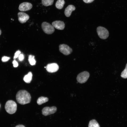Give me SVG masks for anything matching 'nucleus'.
I'll list each match as a JSON object with an SVG mask.
<instances>
[{"instance_id":"0eeeda50","label":"nucleus","mask_w":127,"mask_h":127,"mask_svg":"<svg viewBox=\"0 0 127 127\" xmlns=\"http://www.w3.org/2000/svg\"><path fill=\"white\" fill-rule=\"evenodd\" d=\"M56 111L57 108L56 107H44L42 109V114L43 115L47 116L54 114Z\"/></svg>"},{"instance_id":"9b49d317","label":"nucleus","mask_w":127,"mask_h":127,"mask_svg":"<svg viewBox=\"0 0 127 127\" xmlns=\"http://www.w3.org/2000/svg\"><path fill=\"white\" fill-rule=\"evenodd\" d=\"M52 24L54 28L58 30H63L65 27L64 22L60 20L55 21L52 22Z\"/></svg>"},{"instance_id":"1a4fd4ad","label":"nucleus","mask_w":127,"mask_h":127,"mask_svg":"<svg viewBox=\"0 0 127 127\" xmlns=\"http://www.w3.org/2000/svg\"><path fill=\"white\" fill-rule=\"evenodd\" d=\"M32 4L28 2H24L20 4L19 10L21 11H25L30 10L32 8Z\"/></svg>"},{"instance_id":"f3484780","label":"nucleus","mask_w":127,"mask_h":127,"mask_svg":"<svg viewBox=\"0 0 127 127\" xmlns=\"http://www.w3.org/2000/svg\"><path fill=\"white\" fill-rule=\"evenodd\" d=\"M54 0H42V4L45 6L52 5L53 3Z\"/></svg>"},{"instance_id":"cd10ccee","label":"nucleus","mask_w":127,"mask_h":127,"mask_svg":"<svg viewBox=\"0 0 127 127\" xmlns=\"http://www.w3.org/2000/svg\"></svg>"},{"instance_id":"2eb2a0df","label":"nucleus","mask_w":127,"mask_h":127,"mask_svg":"<svg viewBox=\"0 0 127 127\" xmlns=\"http://www.w3.org/2000/svg\"><path fill=\"white\" fill-rule=\"evenodd\" d=\"M48 98L46 97L41 96L37 99V102L39 105H41L48 101Z\"/></svg>"},{"instance_id":"bb28decb","label":"nucleus","mask_w":127,"mask_h":127,"mask_svg":"<svg viewBox=\"0 0 127 127\" xmlns=\"http://www.w3.org/2000/svg\"><path fill=\"white\" fill-rule=\"evenodd\" d=\"M44 68H46V67H44Z\"/></svg>"},{"instance_id":"f257e3e1","label":"nucleus","mask_w":127,"mask_h":127,"mask_svg":"<svg viewBox=\"0 0 127 127\" xmlns=\"http://www.w3.org/2000/svg\"><path fill=\"white\" fill-rule=\"evenodd\" d=\"M16 98L18 103L22 105L29 103L31 100L30 93L24 90H20L18 91L16 94Z\"/></svg>"},{"instance_id":"f8f14e48","label":"nucleus","mask_w":127,"mask_h":127,"mask_svg":"<svg viewBox=\"0 0 127 127\" xmlns=\"http://www.w3.org/2000/svg\"><path fill=\"white\" fill-rule=\"evenodd\" d=\"M75 9V7L74 5H68L65 10L64 13L65 16L67 17H69L72 12Z\"/></svg>"},{"instance_id":"4468645a","label":"nucleus","mask_w":127,"mask_h":127,"mask_svg":"<svg viewBox=\"0 0 127 127\" xmlns=\"http://www.w3.org/2000/svg\"><path fill=\"white\" fill-rule=\"evenodd\" d=\"M65 3L64 0H58L56 3L55 6L57 8L61 9L63 8Z\"/></svg>"},{"instance_id":"423d86ee","label":"nucleus","mask_w":127,"mask_h":127,"mask_svg":"<svg viewBox=\"0 0 127 127\" xmlns=\"http://www.w3.org/2000/svg\"><path fill=\"white\" fill-rule=\"evenodd\" d=\"M60 51L64 55H68L71 54L72 52V49L68 45L62 44L59 46Z\"/></svg>"},{"instance_id":"5701e85b","label":"nucleus","mask_w":127,"mask_h":127,"mask_svg":"<svg viewBox=\"0 0 127 127\" xmlns=\"http://www.w3.org/2000/svg\"><path fill=\"white\" fill-rule=\"evenodd\" d=\"M14 67H17L18 65L17 62L15 60H14L12 62Z\"/></svg>"},{"instance_id":"6e6552de","label":"nucleus","mask_w":127,"mask_h":127,"mask_svg":"<svg viewBox=\"0 0 127 127\" xmlns=\"http://www.w3.org/2000/svg\"><path fill=\"white\" fill-rule=\"evenodd\" d=\"M46 69L47 71L49 72H54L58 71L59 69V66L56 63L49 64L47 65Z\"/></svg>"},{"instance_id":"9d476101","label":"nucleus","mask_w":127,"mask_h":127,"mask_svg":"<svg viewBox=\"0 0 127 127\" xmlns=\"http://www.w3.org/2000/svg\"><path fill=\"white\" fill-rule=\"evenodd\" d=\"M18 20L21 23H25L29 18V16L26 13L23 12H19L18 13Z\"/></svg>"},{"instance_id":"6ab92c4d","label":"nucleus","mask_w":127,"mask_h":127,"mask_svg":"<svg viewBox=\"0 0 127 127\" xmlns=\"http://www.w3.org/2000/svg\"><path fill=\"white\" fill-rule=\"evenodd\" d=\"M121 76L123 78H127V63L126 64L125 69L121 73Z\"/></svg>"},{"instance_id":"412c9836","label":"nucleus","mask_w":127,"mask_h":127,"mask_svg":"<svg viewBox=\"0 0 127 127\" xmlns=\"http://www.w3.org/2000/svg\"><path fill=\"white\" fill-rule=\"evenodd\" d=\"M10 59L9 57L4 56L2 58V61L3 62H5L8 61Z\"/></svg>"},{"instance_id":"b1692460","label":"nucleus","mask_w":127,"mask_h":127,"mask_svg":"<svg viewBox=\"0 0 127 127\" xmlns=\"http://www.w3.org/2000/svg\"><path fill=\"white\" fill-rule=\"evenodd\" d=\"M83 1L86 3H90L92 2L94 0H83Z\"/></svg>"},{"instance_id":"a211bd4d","label":"nucleus","mask_w":127,"mask_h":127,"mask_svg":"<svg viewBox=\"0 0 127 127\" xmlns=\"http://www.w3.org/2000/svg\"><path fill=\"white\" fill-rule=\"evenodd\" d=\"M35 56L32 55H29L28 58V61L29 63L31 65H35L36 61L34 58Z\"/></svg>"},{"instance_id":"f03ea898","label":"nucleus","mask_w":127,"mask_h":127,"mask_svg":"<svg viewBox=\"0 0 127 127\" xmlns=\"http://www.w3.org/2000/svg\"><path fill=\"white\" fill-rule=\"evenodd\" d=\"M17 107L16 103L12 100H9L7 101L5 106L6 111L8 113L10 114L15 113L16 111Z\"/></svg>"},{"instance_id":"ddd939ff","label":"nucleus","mask_w":127,"mask_h":127,"mask_svg":"<svg viewBox=\"0 0 127 127\" xmlns=\"http://www.w3.org/2000/svg\"><path fill=\"white\" fill-rule=\"evenodd\" d=\"M32 76L31 72H29L27 74L25 75L23 78V80L26 83H29L31 81Z\"/></svg>"},{"instance_id":"7ed1b4c3","label":"nucleus","mask_w":127,"mask_h":127,"mask_svg":"<svg viewBox=\"0 0 127 127\" xmlns=\"http://www.w3.org/2000/svg\"><path fill=\"white\" fill-rule=\"evenodd\" d=\"M97 32L99 37L102 39H105L109 36V33L108 31L104 27L100 26L98 27Z\"/></svg>"},{"instance_id":"dca6fc26","label":"nucleus","mask_w":127,"mask_h":127,"mask_svg":"<svg viewBox=\"0 0 127 127\" xmlns=\"http://www.w3.org/2000/svg\"><path fill=\"white\" fill-rule=\"evenodd\" d=\"M88 127H100L97 121L95 119L90 120L89 123Z\"/></svg>"},{"instance_id":"393cba45","label":"nucleus","mask_w":127,"mask_h":127,"mask_svg":"<svg viewBox=\"0 0 127 127\" xmlns=\"http://www.w3.org/2000/svg\"><path fill=\"white\" fill-rule=\"evenodd\" d=\"M15 127H25V126L22 125H19L16 126Z\"/></svg>"},{"instance_id":"4be33fe9","label":"nucleus","mask_w":127,"mask_h":127,"mask_svg":"<svg viewBox=\"0 0 127 127\" xmlns=\"http://www.w3.org/2000/svg\"><path fill=\"white\" fill-rule=\"evenodd\" d=\"M24 56L22 54H20L18 56L19 60L21 61L23 60L24 59Z\"/></svg>"},{"instance_id":"39448f33","label":"nucleus","mask_w":127,"mask_h":127,"mask_svg":"<svg viewBox=\"0 0 127 127\" xmlns=\"http://www.w3.org/2000/svg\"><path fill=\"white\" fill-rule=\"evenodd\" d=\"M90 76L89 73L86 71L82 72L78 75L77 80L80 83H83L86 82Z\"/></svg>"},{"instance_id":"20e7f679","label":"nucleus","mask_w":127,"mask_h":127,"mask_svg":"<svg viewBox=\"0 0 127 127\" xmlns=\"http://www.w3.org/2000/svg\"><path fill=\"white\" fill-rule=\"evenodd\" d=\"M41 27L44 32L48 34H52L55 31L54 28L52 25L47 22H43L41 24Z\"/></svg>"},{"instance_id":"a878e982","label":"nucleus","mask_w":127,"mask_h":127,"mask_svg":"<svg viewBox=\"0 0 127 127\" xmlns=\"http://www.w3.org/2000/svg\"><path fill=\"white\" fill-rule=\"evenodd\" d=\"M1 31L0 29V35L1 34Z\"/></svg>"},{"instance_id":"aec40b11","label":"nucleus","mask_w":127,"mask_h":127,"mask_svg":"<svg viewBox=\"0 0 127 127\" xmlns=\"http://www.w3.org/2000/svg\"><path fill=\"white\" fill-rule=\"evenodd\" d=\"M20 53L21 52L20 51L18 50L14 54V59H15L18 57Z\"/></svg>"}]
</instances>
